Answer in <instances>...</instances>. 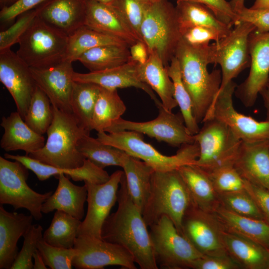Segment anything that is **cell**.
<instances>
[{
  "label": "cell",
  "mask_w": 269,
  "mask_h": 269,
  "mask_svg": "<svg viewBox=\"0 0 269 269\" xmlns=\"http://www.w3.org/2000/svg\"><path fill=\"white\" fill-rule=\"evenodd\" d=\"M227 35L213 27L195 26L182 30L181 39L191 46H202L209 45L212 40L217 42Z\"/></svg>",
  "instance_id": "c3c4849f"
},
{
  "label": "cell",
  "mask_w": 269,
  "mask_h": 269,
  "mask_svg": "<svg viewBox=\"0 0 269 269\" xmlns=\"http://www.w3.org/2000/svg\"><path fill=\"white\" fill-rule=\"evenodd\" d=\"M214 43L202 46H191L180 40L174 56L177 58L183 83L189 94L196 122L202 123L221 84V71H208L213 64Z\"/></svg>",
  "instance_id": "7a4b0ae2"
},
{
  "label": "cell",
  "mask_w": 269,
  "mask_h": 269,
  "mask_svg": "<svg viewBox=\"0 0 269 269\" xmlns=\"http://www.w3.org/2000/svg\"><path fill=\"white\" fill-rule=\"evenodd\" d=\"M245 0H231L230 3L236 13H238L244 7Z\"/></svg>",
  "instance_id": "91938a15"
},
{
  "label": "cell",
  "mask_w": 269,
  "mask_h": 269,
  "mask_svg": "<svg viewBox=\"0 0 269 269\" xmlns=\"http://www.w3.org/2000/svg\"><path fill=\"white\" fill-rule=\"evenodd\" d=\"M44 262L51 269H71L73 259L77 254L75 248L55 247L45 242L43 238L37 246Z\"/></svg>",
  "instance_id": "f6af8a7d"
},
{
  "label": "cell",
  "mask_w": 269,
  "mask_h": 269,
  "mask_svg": "<svg viewBox=\"0 0 269 269\" xmlns=\"http://www.w3.org/2000/svg\"><path fill=\"white\" fill-rule=\"evenodd\" d=\"M177 170L188 189L192 204L204 211L214 213L220 203L207 173L193 164L183 165Z\"/></svg>",
  "instance_id": "83f0119b"
},
{
  "label": "cell",
  "mask_w": 269,
  "mask_h": 269,
  "mask_svg": "<svg viewBox=\"0 0 269 269\" xmlns=\"http://www.w3.org/2000/svg\"><path fill=\"white\" fill-rule=\"evenodd\" d=\"M131 60L130 47L121 45L96 47L85 52L77 59L90 72L120 66Z\"/></svg>",
  "instance_id": "836d02e7"
},
{
  "label": "cell",
  "mask_w": 269,
  "mask_h": 269,
  "mask_svg": "<svg viewBox=\"0 0 269 269\" xmlns=\"http://www.w3.org/2000/svg\"><path fill=\"white\" fill-rule=\"evenodd\" d=\"M106 45L130 47L125 41L83 25L69 36L65 60L73 62L85 52Z\"/></svg>",
  "instance_id": "e575fe53"
},
{
  "label": "cell",
  "mask_w": 269,
  "mask_h": 269,
  "mask_svg": "<svg viewBox=\"0 0 269 269\" xmlns=\"http://www.w3.org/2000/svg\"><path fill=\"white\" fill-rule=\"evenodd\" d=\"M73 79L76 82L94 83L111 90L135 87L148 95L156 106L161 103L152 89L142 81L138 72V63L132 59L121 66L104 70L87 73L75 72Z\"/></svg>",
  "instance_id": "ffe728a7"
},
{
  "label": "cell",
  "mask_w": 269,
  "mask_h": 269,
  "mask_svg": "<svg viewBox=\"0 0 269 269\" xmlns=\"http://www.w3.org/2000/svg\"><path fill=\"white\" fill-rule=\"evenodd\" d=\"M149 53H155L167 67L181 40L175 6L168 0L150 2L141 27Z\"/></svg>",
  "instance_id": "52a82bcc"
},
{
  "label": "cell",
  "mask_w": 269,
  "mask_h": 269,
  "mask_svg": "<svg viewBox=\"0 0 269 269\" xmlns=\"http://www.w3.org/2000/svg\"><path fill=\"white\" fill-rule=\"evenodd\" d=\"M33 216L0 206V269H11L19 253V239L31 226Z\"/></svg>",
  "instance_id": "d4e9b609"
},
{
  "label": "cell",
  "mask_w": 269,
  "mask_h": 269,
  "mask_svg": "<svg viewBox=\"0 0 269 269\" xmlns=\"http://www.w3.org/2000/svg\"><path fill=\"white\" fill-rule=\"evenodd\" d=\"M36 8L26 11L18 16L16 20L9 28L0 32V51L10 49L18 43L22 34L36 16Z\"/></svg>",
  "instance_id": "7dc6e473"
},
{
  "label": "cell",
  "mask_w": 269,
  "mask_h": 269,
  "mask_svg": "<svg viewBox=\"0 0 269 269\" xmlns=\"http://www.w3.org/2000/svg\"><path fill=\"white\" fill-rule=\"evenodd\" d=\"M124 171L113 173L104 183L84 181L87 190V212L78 232V236H89L102 239V226L117 202V194Z\"/></svg>",
  "instance_id": "9a60e30c"
},
{
  "label": "cell",
  "mask_w": 269,
  "mask_h": 269,
  "mask_svg": "<svg viewBox=\"0 0 269 269\" xmlns=\"http://www.w3.org/2000/svg\"><path fill=\"white\" fill-rule=\"evenodd\" d=\"M222 226L214 213L204 211L192 203L182 222V235L204 256L228 255L222 239Z\"/></svg>",
  "instance_id": "5bb4252c"
},
{
  "label": "cell",
  "mask_w": 269,
  "mask_h": 269,
  "mask_svg": "<svg viewBox=\"0 0 269 269\" xmlns=\"http://www.w3.org/2000/svg\"><path fill=\"white\" fill-rule=\"evenodd\" d=\"M223 230L257 243L269 249V223L240 215L220 205L214 213Z\"/></svg>",
  "instance_id": "f1b7e54d"
},
{
  "label": "cell",
  "mask_w": 269,
  "mask_h": 269,
  "mask_svg": "<svg viewBox=\"0 0 269 269\" xmlns=\"http://www.w3.org/2000/svg\"><path fill=\"white\" fill-rule=\"evenodd\" d=\"M149 227L153 256L160 269H191L193 262L204 256L178 232L168 216H161Z\"/></svg>",
  "instance_id": "ba28073f"
},
{
  "label": "cell",
  "mask_w": 269,
  "mask_h": 269,
  "mask_svg": "<svg viewBox=\"0 0 269 269\" xmlns=\"http://www.w3.org/2000/svg\"><path fill=\"white\" fill-rule=\"evenodd\" d=\"M249 45V73L234 93L246 107L255 104L269 76V31L259 32L255 29L250 35Z\"/></svg>",
  "instance_id": "ac0fdd59"
},
{
  "label": "cell",
  "mask_w": 269,
  "mask_h": 269,
  "mask_svg": "<svg viewBox=\"0 0 269 269\" xmlns=\"http://www.w3.org/2000/svg\"><path fill=\"white\" fill-rule=\"evenodd\" d=\"M4 157L20 162L34 173L40 181L46 180L52 176L57 178L60 174L63 173L75 181H87L100 184L107 182L110 177L106 170L97 166L87 159L80 167L61 168L43 163L27 155L4 153Z\"/></svg>",
  "instance_id": "cb8c5ba5"
},
{
  "label": "cell",
  "mask_w": 269,
  "mask_h": 269,
  "mask_svg": "<svg viewBox=\"0 0 269 269\" xmlns=\"http://www.w3.org/2000/svg\"><path fill=\"white\" fill-rule=\"evenodd\" d=\"M236 87V84L232 81L218 93L202 123L214 118L227 125L242 141L269 140V120L258 121L234 108L233 95Z\"/></svg>",
  "instance_id": "7c38bea8"
},
{
  "label": "cell",
  "mask_w": 269,
  "mask_h": 269,
  "mask_svg": "<svg viewBox=\"0 0 269 269\" xmlns=\"http://www.w3.org/2000/svg\"><path fill=\"white\" fill-rule=\"evenodd\" d=\"M16 0H0V8H2L3 7L9 6Z\"/></svg>",
  "instance_id": "6125c7cd"
},
{
  "label": "cell",
  "mask_w": 269,
  "mask_h": 269,
  "mask_svg": "<svg viewBox=\"0 0 269 269\" xmlns=\"http://www.w3.org/2000/svg\"><path fill=\"white\" fill-rule=\"evenodd\" d=\"M73 248L77 251V254L72 265L77 269H103L108 266L136 269L133 257L126 249L102 239L79 236Z\"/></svg>",
  "instance_id": "2e32d148"
},
{
  "label": "cell",
  "mask_w": 269,
  "mask_h": 269,
  "mask_svg": "<svg viewBox=\"0 0 269 269\" xmlns=\"http://www.w3.org/2000/svg\"><path fill=\"white\" fill-rule=\"evenodd\" d=\"M245 182V190L255 201L264 220L269 223V190L246 180Z\"/></svg>",
  "instance_id": "db71d44e"
},
{
  "label": "cell",
  "mask_w": 269,
  "mask_h": 269,
  "mask_svg": "<svg viewBox=\"0 0 269 269\" xmlns=\"http://www.w3.org/2000/svg\"><path fill=\"white\" fill-rule=\"evenodd\" d=\"M250 8L254 9H269V0H255Z\"/></svg>",
  "instance_id": "680465c9"
},
{
  "label": "cell",
  "mask_w": 269,
  "mask_h": 269,
  "mask_svg": "<svg viewBox=\"0 0 269 269\" xmlns=\"http://www.w3.org/2000/svg\"><path fill=\"white\" fill-rule=\"evenodd\" d=\"M143 134L132 131H123L106 134L97 133L102 142L118 148L129 155L141 160L155 171L178 169L187 164H194L199 155V147L196 141L181 145L176 153L167 156L161 154L151 144L143 140Z\"/></svg>",
  "instance_id": "5b68a950"
},
{
  "label": "cell",
  "mask_w": 269,
  "mask_h": 269,
  "mask_svg": "<svg viewBox=\"0 0 269 269\" xmlns=\"http://www.w3.org/2000/svg\"><path fill=\"white\" fill-rule=\"evenodd\" d=\"M57 179V188L42 204L41 212L47 214L54 210L61 211L81 220L88 194L85 185L78 186L72 183L63 173Z\"/></svg>",
  "instance_id": "4316f807"
},
{
  "label": "cell",
  "mask_w": 269,
  "mask_h": 269,
  "mask_svg": "<svg viewBox=\"0 0 269 269\" xmlns=\"http://www.w3.org/2000/svg\"><path fill=\"white\" fill-rule=\"evenodd\" d=\"M194 135L199 155L194 164L205 171L233 164L242 140L225 123L212 118L203 122Z\"/></svg>",
  "instance_id": "9c48e42d"
},
{
  "label": "cell",
  "mask_w": 269,
  "mask_h": 269,
  "mask_svg": "<svg viewBox=\"0 0 269 269\" xmlns=\"http://www.w3.org/2000/svg\"><path fill=\"white\" fill-rule=\"evenodd\" d=\"M52 108L53 120L46 132L44 145L27 156L58 168L80 167L86 158L78 149V142L90 132L82 127L72 114L53 106Z\"/></svg>",
  "instance_id": "3957f363"
},
{
  "label": "cell",
  "mask_w": 269,
  "mask_h": 269,
  "mask_svg": "<svg viewBox=\"0 0 269 269\" xmlns=\"http://www.w3.org/2000/svg\"><path fill=\"white\" fill-rule=\"evenodd\" d=\"M235 26L227 35L214 43L213 64H219L221 68L219 92L250 65L249 37L256 27L245 21Z\"/></svg>",
  "instance_id": "4fadbf2b"
},
{
  "label": "cell",
  "mask_w": 269,
  "mask_h": 269,
  "mask_svg": "<svg viewBox=\"0 0 269 269\" xmlns=\"http://www.w3.org/2000/svg\"><path fill=\"white\" fill-rule=\"evenodd\" d=\"M68 37L36 15L19 38L16 53L31 68H50L65 60Z\"/></svg>",
  "instance_id": "8992f818"
},
{
  "label": "cell",
  "mask_w": 269,
  "mask_h": 269,
  "mask_svg": "<svg viewBox=\"0 0 269 269\" xmlns=\"http://www.w3.org/2000/svg\"><path fill=\"white\" fill-rule=\"evenodd\" d=\"M78 149L86 159L102 169L109 166L122 167L128 155L118 148L90 136V134L80 139Z\"/></svg>",
  "instance_id": "d590c367"
},
{
  "label": "cell",
  "mask_w": 269,
  "mask_h": 269,
  "mask_svg": "<svg viewBox=\"0 0 269 269\" xmlns=\"http://www.w3.org/2000/svg\"><path fill=\"white\" fill-rule=\"evenodd\" d=\"M192 203L188 189L177 169L155 171L142 215L147 227L166 215L182 234V219Z\"/></svg>",
  "instance_id": "277c9868"
},
{
  "label": "cell",
  "mask_w": 269,
  "mask_h": 269,
  "mask_svg": "<svg viewBox=\"0 0 269 269\" xmlns=\"http://www.w3.org/2000/svg\"><path fill=\"white\" fill-rule=\"evenodd\" d=\"M0 81L24 120L37 85L30 67L10 48L0 51Z\"/></svg>",
  "instance_id": "e0dca14e"
},
{
  "label": "cell",
  "mask_w": 269,
  "mask_h": 269,
  "mask_svg": "<svg viewBox=\"0 0 269 269\" xmlns=\"http://www.w3.org/2000/svg\"><path fill=\"white\" fill-rule=\"evenodd\" d=\"M150 2L144 0H117L114 7L125 19L139 40L143 41L141 27Z\"/></svg>",
  "instance_id": "ee69618b"
},
{
  "label": "cell",
  "mask_w": 269,
  "mask_h": 269,
  "mask_svg": "<svg viewBox=\"0 0 269 269\" xmlns=\"http://www.w3.org/2000/svg\"><path fill=\"white\" fill-rule=\"evenodd\" d=\"M175 8L180 33L195 26L213 27L227 35L232 30L231 27L220 20L210 9L200 3L176 0Z\"/></svg>",
  "instance_id": "d6a6232c"
},
{
  "label": "cell",
  "mask_w": 269,
  "mask_h": 269,
  "mask_svg": "<svg viewBox=\"0 0 269 269\" xmlns=\"http://www.w3.org/2000/svg\"><path fill=\"white\" fill-rule=\"evenodd\" d=\"M28 169L20 162L0 156V204L11 205L15 210H27L33 218H42V204L53 194H43L32 190L27 184Z\"/></svg>",
  "instance_id": "30bf717a"
},
{
  "label": "cell",
  "mask_w": 269,
  "mask_h": 269,
  "mask_svg": "<svg viewBox=\"0 0 269 269\" xmlns=\"http://www.w3.org/2000/svg\"><path fill=\"white\" fill-rule=\"evenodd\" d=\"M126 110V106L119 96L117 90L101 87L92 118L91 129L104 131L112 123L119 119Z\"/></svg>",
  "instance_id": "f35d334b"
},
{
  "label": "cell",
  "mask_w": 269,
  "mask_h": 269,
  "mask_svg": "<svg viewBox=\"0 0 269 269\" xmlns=\"http://www.w3.org/2000/svg\"><path fill=\"white\" fill-rule=\"evenodd\" d=\"M218 196L220 205L228 210L240 215L264 220L255 201L246 190L219 194Z\"/></svg>",
  "instance_id": "b9f144b4"
},
{
  "label": "cell",
  "mask_w": 269,
  "mask_h": 269,
  "mask_svg": "<svg viewBox=\"0 0 269 269\" xmlns=\"http://www.w3.org/2000/svg\"><path fill=\"white\" fill-rule=\"evenodd\" d=\"M194 1L207 7L221 21L232 27L239 23L238 15L233 10L230 2L226 0H183Z\"/></svg>",
  "instance_id": "681fc988"
},
{
  "label": "cell",
  "mask_w": 269,
  "mask_h": 269,
  "mask_svg": "<svg viewBox=\"0 0 269 269\" xmlns=\"http://www.w3.org/2000/svg\"><path fill=\"white\" fill-rule=\"evenodd\" d=\"M72 63L64 60L48 68H30L36 85L47 96L51 105L71 114V100L75 82Z\"/></svg>",
  "instance_id": "d6986e66"
},
{
  "label": "cell",
  "mask_w": 269,
  "mask_h": 269,
  "mask_svg": "<svg viewBox=\"0 0 269 269\" xmlns=\"http://www.w3.org/2000/svg\"><path fill=\"white\" fill-rule=\"evenodd\" d=\"M46 0H17L11 5L1 8L0 22L7 24L13 21L22 13L36 8Z\"/></svg>",
  "instance_id": "f907efd6"
},
{
  "label": "cell",
  "mask_w": 269,
  "mask_h": 269,
  "mask_svg": "<svg viewBox=\"0 0 269 269\" xmlns=\"http://www.w3.org/2000/svg\"><path fill=\"white\" fill-rule=\"evenodd\" d=\"M87 0H46L35 8L37 16L68 36L84 25Z\"/></svg>",
  "instance_id": "7402d4cb"
},
{
  "label": "cell",
  "mask_w": 269,
  "mask_h": 269,
  "mask_svg": "<svg viewBox=\"0 0 269 269\" xmlns=\"http://www.w3.org/2000/svg\"><path fill=\"white\" fill-rule=\"evenodd\" d=\"M94 1L102 4L113 5L117 0H89Z\"/></svg>",
  "instance_id": "94428289"
},
{
  "label": "cell",
  "mask_w": 269,
  "mask_h": 269,
  "mask_svg": "<svg viewBox=\"0 0 269 269\" xmlns=\"http://www.w3.org/2000/svg\"><path fill=\"white\" fill-rule=\"evenodd\" d=\"M233 166L244 179L269 190V140H242Z\"/></svg>",
  "instance_id": "44dd1931"
},
{
  "label": "cell",
  "mask_w": 269,
  "mask_h": 269,
  "mask_svg": "<svg viewBox=\"0 0 269 269\" xmlns=\"http://www.w3.org/2000/svg\"><path fill=\"white\" fill-rule=\"evenodd\" d=\"M130 51L132 59L139 64H144L148 58V48L144 42H135L130 47Z\"/></svg>",
  "instance_id": "11a10c76"
},
{
  "label": "cell",
  "mask_w": 269,
  "mask_h": 269,
  "mask_svg": "<svg viewBox=\"0 0 269 269\" xmlns=\"http://www.w3.org/2000/svg\"><path fill=\"white\" fill-rule=\"evenodd\" d=\"M268 250H269V249Z\"/></svg>",
  "instance_id": "e7e4bbea"
},
{
  "label": "cell",
  "mask_w": 269,
  "mask_h": 269,
  "mask_svg": "<svg viewBox=\"0 0 269 269\" xmlns=\"http://www.w3.org/2000/svg\"><path fill=\"white\" fill-rule=\"evenodd\" d=\"M156 107L158 115L151 121L136 122L121 118L113 122L104 132L113 133L123 131H135L174 147L195 142L194 135L186 127L181 114L172 113L166 110L161 103Z\"/></svg>",
  "instance_id": "8fae6325"
},
{
  "label": "cell",
  "mask_w": 269,
  "mask_h": 269,
  "mask_svg": "<svg viewBox=\"0 0 269 269\" xmlns=\"http://www.w3.org/2000/svg\"><path fill=\"white\" fill-rule=\"evenodd\" d=\"M167 69L174 85V97L180 108L185 125L190 133L195 135L200 128L194 116L191 97L182 81L179 63L175 56L170 61Z\"/></svg>",
  "instance_id": "ab89813d"
},
{
  "label": "cell",
  "mask_w": 269,
  "mask_h": 269,
  "mask_svg": "<svg viewBox=\"0 0 269 269\" xmlns=\"http://www.w3.org/2000/svg\"><path fill=\"white\" fill-rule=\"evenodd\" d=\"M101 89V87L92 83L75 81L74 84L71 100L72 113L80 125L90 132Z\"/></svg>",
  "instance_id": "8d00e7d4"
},
{
  "label": "cell",
  "mask_w": 269,
  "mask_h": 269,
  "mask_svg": "<svg viewBox=\"0 0 269 269\" xmlns=\"http://www.w3.org/2000/svg\"><path fill=\"white\" fill-rule=\"evenodd\" d=\"M0 126L4 129V133L0 146L6 151L21 150L28 155L45 144L43 135L30 128L17 112H12L8 117H3Z\"/></svg>",
  "instance_id": "484cf974"
},
{
  "label": "cell",
  "mask_w": 269,
  "mask_h": 269,
  "mask_svg": "<svg viewBox=\"0 0 269 269\" xmlns=\"http://www.w3.org/2000/svg\"><path fill=\"white\" fill-rule=\"evenodd\" d=\"M222 239L228 255L241 269H269V251L265 247L223 230Z\"/></svg>",
  "instance_id": "f546056e"
},
{
  "label": "cell",
  "mask_w": 269,
  "mask_h": 269,
  "mask_svg": "<svg viewBox=\"0 0 269 269\" xmlns=\"http://www.w3.org/2000/svg\"><path fill=\"white\" fill-rule=\"evenodd\" d=\"M138 72L142 81L157 93L166 110L172 111L178 106L174 97V85L167 67L156 53H149L144 64L138 63Z\"/></svg>",
  "instance_id": "4dcf8cb0"
},
{
  "label": "cell",
  "mask_w": 269,
  "mask_h": 269,
  "mask_svg": "<svg viewBox=\"0 0 269 269\" xmlns=\"http://www.w3.org/2000/svg\"><path fill=\"white\" fill-rule=\"evenodd\" d=\"M122 168L130 195L142 213L149 195L155 170L144 161L129 154Z\"/></svg>",
  "instance_id": "1f68e13d"
},
{
  "label": "cell",
  "mask_w": 269,
  "mask_h": 269,
  "mask_svg": "<svg viewBox=\"0 0 269 269\" xmlns=\"http://www.w3.org/2000/svg\"><path fill=\"white\" fill-rule=\"evenodd\" d=\"M84 25L120 38L126 42L130 46L140 41L113 6L87 0Z\"/></svg>",
  "instance_id": "603a6c76"
},
{
  "label": "cell",
  "mask_w": 269,
  "mask_h": 269,
  "mask_svg": "<svg viewBox=\"0 0 269 269\" xmlns=\"http://www.w3.org/2000/svg\"><path fill=\"white\" fill-rule=\"evenodd\" d=\"M43 228L40 225H31L24 234L22 247L11 269H32L33 255L37 250L39 241L43 238Z\"/></svg>",
  "instance_id": "bcb514c9"
},
{
  "label": "cell",
  "mask_w": 269,
  "mask_h": 269,
  "mask_svg": "<svg viewBox=\"0 0 269 269\" xmlns=\"http://www.w3.org/2000/svg\"><path fill=\"white\" fill-rule=\"evenodd\" d=\"M81 222L64 212L56 210L49 227L43 234V240L55 247L73 248Z\"/></svg>",
  "instance_id": "74e56055"
},
{
  "label": "cell",
  "mask_w": 269,
  "mask_h": 269,
  "mask_svg": "<svg viewBox=\"0 0 269 269\" xmlns=\"http://www.w3.org/2000/svg\"><path fill=\"white\" fill-rule=\"evenodd\" d=\"M193 269H239V265L229 255L203 256L193 262Z\"/></svg>",
  "instance_id": "816d5d0a"
},
{
  "label": "cell",
  "mask_w": 269,
  "mask_h": 269,
  "mask_svg": "<svg viewBox=\"0 0 269 269\" xmlns=\"http://www.w3.org/2000/svg\"><path fill=\"white\" fill-rule=\"evenodd\" d=\"M146 0L148 2H154L159 0Z\"/></svg>",
  "instance_id": "be15d7a7"
},
{
  "label": "cell",
  "mask_w": 269,
  "mask_h": 269,
  "mask_svg": "<svg viewBox=\"0 0 269 269\" xmlns=\"http://www.w3.org/2000/svg\"><path fill=\"white\" fill-rule=\"evenodd\" d=\"M33 258L34 259L33 268L34 269H47L46 265L45 264L42 257L39 252L37 250L33 255Z\"/></svg>",
  "instance_id": "6f0895ef"
},
{
  "label": "cell",
  "mask_w": 269,
  "mask_h": 269,
  "mask_svg": "<svg viewBox=\"0 0 269 269\" xmlns=\"http://www.w3.org/2000/svg\"><path fill=\"white\" fill-rule=\"evenodd\" d=\"M237 14L239 22L252 23L258 32L269 31V9H254L245 6Z\"/></svg>",
  "instance_id": "f5cc1de1"
},
{
  "label": "cell",
  "mask_w": 269,
  "mask_h": 269,
  "mask_svg": "<svg viewBox=\"0 0 269 269\" xmlns=\"http://www.w3.org/2000/svg\"><path fill=\"white\" fill-rule=\"evenodd\" d=\"M54 117L52 106L45 93L37 86L32 97L24 122L36 133H46Z\"/></svg>",
  "instance_id": "60d3db41"
},
{
  "label": "cell",
  "mask_w": 269,
  "mask_h": 269,
  "mask_svg": "<svg viewBox=\"0 0 269 269\" xmlns=\"http://www.w3.org/2000/svg\"><path fill=\"white\" fill-rule=\"evenodd\" d=\"M206 172L218 194L245 190V179L233 164L223 165Z\"/></svg>",
  "instance_id": "7bdbcfd3"
},
{
  "label": "cell",
  "mask_w": 269,
  "mask_h": 269,
  "mask_svg": "<svg viewBox=\"0 0 269 269\" xmlns=\"http://www.w3.org/2000/svg\"><path fill=\"white\" fill-rule=\"evenodd\" d=\"M259 94L261 95L263 98L264 104L266 108L267 115L266 120L269 121V76Z\"/></svg>",
  "instance_id": "9f6ffc18"
},
{
  "label": "cell",
  "mask_w": 269,
  "mask_h": 269,
  "mask_svg": "<svg viewBox=\"0 0 269 269\" xmlns=\"http://www.w3.org/2000/svg\"><path fill=\"white\" fill-rule=\"evenodd\" d=\"M117 210L109 215L101 229L102 240L119 245L133 257L141 269H157L147 226L129 193L125 175L117 194Z\"/></svg>",
  "instance_id": "6da1fadb"
}]
</instances>
